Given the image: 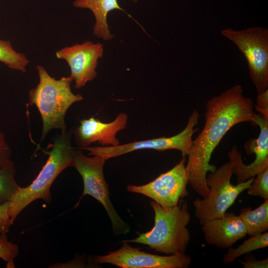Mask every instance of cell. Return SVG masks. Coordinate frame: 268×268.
Wrapping results in <instances>:
<instances>
[{"instance_id": "1", "label": "cell", "mask_w": 268, "mask_h": 268, "mask_svg": "<svg viewBox=\"0 0 268 268\" xmlns=\"http://www.w3.org/2000/svg\"><path fill=\"white\" fill-rule=\"evenodd\" d=\"M256 115L252 99L244 95L239 84L207 101L204 127L193 140L186 166L189 183L201 197L209 193L206 183L207 173L217 169L215 165L210 164L216 147L232 127L243 122L252 123Z\"/></svg>"}, {"instance_id": "2", "label": "cell", "mask_w": 268, "mask_h": 268, "mask_svg": "<svg viewBox=\"0 0 268 268\" xmlns=\"http://www.w3.org/2000/svg\"><path fill=\"white\" fill-rule=\"evenodd\" d=\"M150 204L154 213V225L149 231L134 239L123 242L147 245L167 255L185 253L191 240L187 226L191 220L186 201L181 199L177 205L163 207L154 201Z\"/></svg>"}, {"instance_id": "3", "label": "cell", "mask_w": 268, "mask_h": 268, "mask_svg": "<svg viewBox=\"0 0 268 268\" xmlns=\"http://www.w3.org/2000/svg\"><path fill=\"white\" fill-rule=\"evenodd\" d=\"M71 133L61 132L53 144L48 145L51 150L45 165L36 178L26 187H20L9 201L8 214L12 223L27 205L37 199L50 203L52 199L50 193L52 184L65 169L72 166L75 150L71 146Z\"/></svg>"}, {"instance_id": "4", "label": "cell", "mask_w": 268, "mask_h": 268, "mask_svg": "<svg viewBox=\"0 0 268 268\" xmlns=\"http://www.w3.org/2000/svg\"><path fill=\"white\" fill-rule=\"evenodd\" d=\"M36 68L39 82L29 91V104L36 106L41 115L43 140L53 129L67 131L66 113L72 104L82 100L83 97L72 93L71 83L73 80L70 76L56 79L43 66L37 65Z\"/></svg>"}, {"instance_id": "5", "label": "cell", "mask_w": 268, "mask_h": 268, "mask_svg": "<svg viewBox=\"0 0 268 268\" xmlns=\"http://www.w3.org/2000/svg\"><path fill=\"white\" fill-rule=\"evenodd\" d=\"M233 174L232 164L229 161L206 176V183L209 188L208 195L202 199H196L193 203L195 215L201 225L210 220L222 217L255 178L233 185L231 183Z\"/></svg>"}, {"instance_id": "6", "label": "cell", "mask_w": 268, "mask_h": 268, "mask_svg": "<svg viewBox=\"0 0 268 268\" xmlns=\"http://www.w3.org/2000/svg\"><path fill=\"white\" fill-rule=\"evenodd\" d=\"M221 33L244 55L257 94L263 92L268 88V29L258 26L240 30L226 28Z\"/></svg>"}, {"instance_id": "7", "label": "cell", "mask_w": 268, "mask_h": 268, "mask_svg": "<svg viewBox=\"0 0 268 268\" xmlns=\"http://www.w3.org/2000/svg\"><path fill=\"white\" fill-rule=\"evenodd\" d=\"M106 161L99 155L89 157L84 155L81 150L75 151L72 167L80 174L84 185L83 192L80 200L85 195L91 196L97 200L105 209L111 220L114 234L125 235L130 231V227L120 217L110 200L108 186L103 173Z\"/></svg>"}, {"instance_id": "8", "label": "cell", "mask_w": 268, "mask_h": 268, "mask_svg": "<svg viewBox=\"0 0 268 268\" xmlns=\"http://www.w3.org/2000/svg\"><path fill=\"white\" fill-rule=\"evenodd\" d=\"M200 114L195 109L190 115L185 129L179 134L170 137H160L150 139L135 141L115 146H86L80 149L89 151V155H99L106 160L137 150L150 149L158 151L176 149L183 156H188L191 147L193 134L198 131L195 127L199 124Z\"/></svg>"}, {"instance_id": "9", "label": "cell", "mask_w": 268, "mask_h": 268, "mask_svg": "<svg viewBox=\"0 0 268 268\" xmlns=\"http://www.w3.org/2000/svg\"><path fill=\"white\" fill-rule=\"evenodd\" d=\"M185 156L169 171L161 174L151 182L141 186L128 185L129 192L145 196L164 207L178 204L189 195V176L185 165Z\"/></svg>"}, {"instance_id": "10", "label": "cell", "mask_w": 268, "mask_h": 268, "mask_svg": "<svg viewBox=\"0 0 268 268\" xmlns=\"http://www.w3.org/2000/svg\"><path fill=\"white\" fill-rule=\"evenodd\" d=\"M123 242L121 248L115 251L92 257L91 262L94 264H110L122 268H188L192 263L191 257L185 253L154 255Z\"/></svg>"}, {"instance_id": "11", "label": "cell", "mask_w": 268, "mask_h": 268, "mask_svg": "<svg viewBox=\"0 0 268 268\" xmlns=\"http://www.w3.org/2000/svg\"><path fill=\"white\" fill-rule=\"evenodd\" d=\"M103 53V44L86 41L65 47L57 51L56 56L67 61L70 69V77L75 81V88H80L97 76L98 61Z\"/></svg>"}, {"instance_id": "12", "label": "cell", "mask_w": 268, "mask_h": 268, "mask_svg": "<svg viewBox=\"0 0 268 268\" xmlns=\"http://www.w3.org/2000/svg\"><path fill=\"white\" fill-rule=\"evenodd\" d=\"M128 118L126 113H121L110 123H104L94 117L83 119L74 131L76 143L80 148L89 146L95 142L103 146L119 145L116 135L126 128Z\"/></svg>"}, {"instance_id": "13", "label": "cell", "mask_w": 268, "mask_h": 268, "mask_svg": "<svg viewBox=\"0 0 268 268\" xmlns=\"http://www.w3.org/2000/svg\"><path fill=\"white\" fill-rule=\"evenodd\" d=\"M202 226L206 242L218 248H229L244 238L247 231L239 215L226 212L221 217L210 220Z\"/></svg>"}, {"instance_id": "14", "label": "cell", "mask_w": 268, "mask_h": 268, "mask_svg": "<svg viewBox=\"0 0 268 268\" xmlns=\"http://www.w3.org/2000/svg\"><path fill=\"white\" fill-rule=\"evenodd\" d=\"M73 5L74 7L88 9L92 11L95 18L93 34L97 38L105 41L110 40L114 37L110 31L107 23V15L110 11L114 10L122 11L133 19L120 6L118 0H74Z\"/></svg>"}, {"instance_id": "15", "label": "cell", "mask_w": 268, "mask_h": 268, "mask_svg": "<svg viewBox=\"0 0 268 268\" xmlns=\"http://www.w3.org/2000/svg\"><path fill=\"white\" fill-rule=\"evenodd\" d=\"M250 236L260 234L268 229V199L254 209L248 207L241 209L239 215Z\"/></svg>"}, {"instance_id": "16", "label": "cell", "mask_w": 268, "mask_h": 268, "mask_svg": "<svg viewBox=\"0 0 268 268\" xmlns=\"http://www.w3.org/2000/svg\"><path fill=\"white\" fill-rule=\"evenodd\" d=\"M268 246V233L265 232L260 234L251 236L242 244L236 248H229L225 254L223 262L226 264L232 263L241 256Z\"/></svg>"}, {"instance_id": "17", "label": "cell", "mask_w": 268, "mask_h": 268, "mask_svg": "<svg viewBox=\"0 0 268 268\" xmlns=\"http://www.w3.org/2000/svg\"><path fill=\"white\" fill-rule=\"evenodd\" d=\"M15 173L11 159L0 167V205L9 202L20 187L15 180Z\"/></svg>"}, {"instance_id": "18", "label": "cell", "mask_w": 268, "mask_h": 268, "mask_svg": "<svg viewBox=\"0 0 268 268\" xmlns=\"http://www.w3.org/2000/svg\"><path fill=\"white\" fill-rule=\"evenodd\" d=\"M0 62L10 68L18 70L22 72L26 71L29 61L22 53L15 51L8 41L0 39Z\"/></svg>"}, {"instance_id": "19", "label": "cell", "mask_w": 268, "mask_h": 268, "mask_svg": "<svg viewBox=\"0 0 268 268\" xmlns=\"http://www.w3.org/2000/svg\"><path fill=\"white\" fill-rule=\"evenodd\" d=\"M247 189L250 196L268 199V167L259 172Z\"/></svg>"}, {"instance_id": "20", "label": "cell", "mask_w": 268, "mask_h": 268, "mask_svg": "<svg viewBox=\"0 0 268 268\" xmlns=\"http://www.w3.org/2000/svg\"><path fill=\"white\" fill-rule=\"evenodd\" d=\"M17 245L8 240L6 233H0V258L6 262L7 268H13L14 259L18 255Z\"/></svg>"}, {"instance_id": "21", "label": "cell", "mask_w": 268, "mask_h": 268, "mask_svg": "<svg viewBox=\"0 0 268 268\" xmlns=\"http://www.w3.org/2000/svg\"><path fill=\"white\" fill-rule=\"evenodd\" d=\"M9 202L0 205V233H7L13 224L8 214Z\"/></svg>"}, {"instance_id": "22", "label": "cell", "mask_w": 268, "mask_h": 268, "mask_svg": "<svg viewBox=\"0 0 268 268\" xmlns=\"http://www.w3.org/2000/svg\"><path fill=\"white\" fill-rule=\"evenodd\" d=\"M244 268H268V258H267L262 260H257L250 253L246 254L243 261L240 262Z\"/></svg>"}, {"instance_id": "23", "label": "cell", "mask_w": 268, "mask_h": 268, "mask_svg": "<svg viewBox=\"0 0 268 268\" xmlns=\"http://www.w3.org/2000/svg\"><path fill=\"white\" fill-rule=\"evenodd\" d=\"M11 150L7 143L5 135L0 132V167L10 159Z\"/></svg>"}, {"instance_id": "24", "label": "cell", "mask_w": 268, "mask_h": 268, "mask_svg": "<svg viewBox=\"0 0 268 268\" xmlns=\"http://www.w3.org/2000/svg\"><path fill=\"white\" fill-rule=\"evenodd\" d=\"M254 108L260 114L268 117V88L258 94Z\"/></svg>"}, {"instance_id": "25", "label": "cell", "mask_w": 268, "mask_h": 268, "mask_svg": "<svg viewBox=\"0 0 268 268\" xmlns=\"http://www.w3.org/2000/svg\"><path fill=\"white\" fill-rule=\"evenodd\" d=\"M134 2H136L139 1V0H132Z\"/></svg>"}]
</instances>
